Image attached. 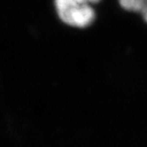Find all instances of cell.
Wrapping results in <instances>:
<instances>
[{
  "label": "cell",
  "instance_id": "obj_1",
  "mask_svg": "<svg viewBox=\"0 0 147 147\" xmlns=\"http://www.w3.org/2000/svg\"><path fill=\"white\" fill-rule=\"evenodd\" d=\"M100 0H55V11L64 24L76 29H86L96 18L94 5Z\"/></svg>",
  "mask_w": 147,
  "mask_h": 147
},
{
  "label": "cell",
  "instance_id": "obj_2",
  "mask_svg": "<svg viewBox=\"0 0 147 147\" xmlns=\"http://www.w3.org/2000/svg\"><path fill=\"white\" fill-rule=\"evenodd\" d=\"M119 3L123 10L140 13L147 24V0H119Z\"/></svg>",
  "mask_w": 147,
  "mask_h": 147
}]
</instances>
